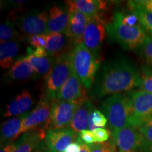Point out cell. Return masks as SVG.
Wrapping results in <instances>:
<instances>
[{
  "instance_id": "5b68a950",
  "label": "cell",
  "mask_w": 152,
  "mask_h": 152,
  "mask_svg": "<svg viewBox=\"0 0 152 152\" xmlns=\"http://www.w3.org/2000/svg\"><path fill=\"white\" fill-rule=\"evenodd\" d=\"M73 70L72 52L56 58L52 69L45 77V96L49 101L52 102L56 98L57 94L67 80Z\"/></svg>"
},
{
  "instance_id": "7a4b0ae2",
  "label": "cell",
  "mask_w": 152,
  "mask_h": 152,
  "mask_svg": "<svg viewBox=\"0 0 152 152\" xmlns=\"http://www.w3.org/2000/svg\"><path fill=\"white\" fill-rule=\"evenodd\" d=\"M102 110L108 120L111 134L130 125L132 109L128 95H111L102 102Z\"/></svg>"
},
{
  "instance_id": "836d02e7",
  "label": "cell",
  "mask_w": 152,
  "mask_h": 152,
  "mask_svg": "<svg viewBox=\"0 0 152 152\" xmlns=\"http://www.w3.org/2000/svg\"><path fill=\"white\" fill-rule=\"evenodd\" d=\"M77 140L83 142V143L89 144H92L95 143V140L94 137V134L93 132L90 130H83L82 132L79 133L78 137H77Z\"/></svg>"
},
{
  "instance_id": "30bf717a",
  "label": "cell",
  "mask_w": 152,
  "mask_h": 152,
  "mask_svg": "<svg viewBox=\"0 0 152 152\" xmlns=\"http://www.w3.org/2000/svg\"><path fill=\"white\" fill-rule=\"evenodd\" d=\"M48 14L45 11L34 10L18 16L16 25L24 35H47Z\"/></svg>"
},
{
  "instance_id": "8992f818",
  "label": "cell",
  "mask_w": 152,
  "mask_h": 152,
  "mask_svg": "<svg viewBox=\"0 0 152 152\" xmlns=\"http://www.w3.org/2000/svg\"><path fill=\"white\" fill-rule=\"evenodd\" d=\"M87 99L78 101H64L55 98L51 102L50 116L45 125L47 131L70 127L76 110Z\"/></svg>"
},
{
  "instance_id": "ac0fdd59",
  "label": "cell",
  "mask_w": 152,
  "mask_h": 152,
  "mask_svg": "<svg viewBox=\"0 0 152 152\" xmlns=\"http://www.w3.org/2000/svg\"><path fill=\"white\" fill-rule=\"evenodd\" d=\"M66 4L68 10L78 11L87 16L103 15L107 9L106 1L102 0H69Z\"/></svg>"
},
{
  "instance_id": "f546056e",
  "label": "cell",
  "mask_w": 152,
  "mask_h": 152,
  "mask_svg": "<svg viewBox=\"0 0 152 152\" xmlns=\"http://www.w3.org/2000/svg\"><path fill=\"white\" fill-rule=\"evenodd\" d=\"M142 72L140 89L145 92L152 93V70L143 68Z\"/></svg>"
},
{
  "instance_id": "2e32d148",
  "label": "cell",
  "mask_w": 152,
  "mask_h": 152,
  "mask_svg": "<svg viewBox=\"0 0 152 152\" xmlns=\"http://www.w3.org/2000/svg\"><path fill=\"white\" fill-rule=\"evenodd\" d=\"M5 76L8 80L21 82L35 78L37 75L27 56H24L15 61Z\"/></svg>"
},
{
  "instance_id": "4316f807",
  "label": "cell",
  "mask_w": 152,
  "mask_h": 152,
  "mask_svg": "<svg viewBox=\"0 0 152 152\" xmlns=\"http://www.w3.org/2000/svg\"><path fill=\"white\" fill-rule=\"evenodd\" d=\"M138 49L140 56L145 64L144 68L152 70V34L148 33L147 38Z\"/></svg>"
},
{
  "instance_id": "4fadbf2b",
  "label": "cell",
  "mask_w": 152,
  "mask_h": 152,
  "mask_svg": "<svg viewBox=\"0 0 152 152\" xmlns=\"http://www.w3.org/2000/svg\"><path fill=\"white\" fill-rule=\"evenodd\" d=\"M56 99L64 101H78L87 99V90L73 70L57 94Z\"/></svg>"
},
{
  "instance_id": "ffe728a7",
  "label": "cell",
  "mask_w": 152,
  "mask_h": 152,
  "mask_svg": "<svg viewBox=\"0 0 152 152\" xmlns=\"http://www.w3.org/2000/svg\"><path fill=\"white\" fill-rule=\"evenodd\" d=\"M46 130L40 128L25 132L17 142L14 152H33L46 137Z\"/></svg>"
},
{
  "instance_id": "7402d4cb",
  "label": "cell",
  "mask_w": 152,
  "mask_h": 152,
  "mask_svg": "<svg viewBox=\"0 0 152 152\" xmlns=\"http://www.w3.org/2000/svg\"><path fill=\"white\" fill-rule=\"evenodd\" d=\"M26 114L16 118H13L2 123L1 128V144L5 142L9 144V142L14 141L23 133V123Z\"/></svg>"
},
{
  "instance_id": "8d00e7d4",
  "label": "cell",
  "mask_w": 152,
  "mask_h": 152,
  "mask_svg": "<svg viewBox=\"0 0 152 152\" xmlns=\"http://www.w3.org/2000/svg\"><path fill=\"white\" fill-rule=\"evenodd\" d=\"M140 7H143L146 10L152 13V0H142V1H136Z\"/></svg>"
},
{
  "instance_id": "e0dca14e",
  "label": "cell",
  "mask_w": 152,
  "mask_h": 152,
  "mask_svg": "<svg viewBox=\"0 0 152 152\" xmlns=\"http://www.w3.org/2000/svg\"><path fill=\"white\" fill-rule=\"evenodd\" d=\"M33 104V99L28 90H23L6 107L4 116H20L28 113Z\"/></svg>"
},
{
  "instance_id": "d6986e66",
  "label": "cell",
  "mask_w": 152,
  "mask_h": 152,
  "mask_svg": "<svg viewBox=\"0 0 152 152\" xmlns=\"http://www.w3.org/2000/svg\"><path fill=\"white\" fill-rule=\"evenodd\" d=\"M68 23V13L59 7L54 5L48 12L47 30L49 33L66 34Z\"/></svg>"
},
{
  "instance_id": "f1b7e54d",
  "label": "cell",
  "mask_w": 152,
  "mask_h": 152,
  "mask_svg": "<svg viewBox=\"0 0 152 152\" xmlns=\"http://www.w3.org/2000/svg\"><path fill=\"white\" fill-rule=\"evenodd\" d=\"M90 146L91 152H118L113 141L94 143Z\"/></svg>"
},
{
  "instance_id": "1f68e13d",
  "label": "cell",
  "mask_w": 152,
  "mask_h": 152,
  "mask_svg": "<svg viewBox=\"0 0 152 152\" xmlns=\"http://www.w3.org/2000/svg\"><path fill=\"white\" fill-rule=\"evenodd\" d=\"M26 42L33 49L45 48L46 46V35H38L28 36Z\"/></svg>"
},
{
  "instance_id": "5bb4252c",
  "label": "cell",
  "mask_w": 152,
  "mask_h": 152,
  "mask_svg": "<svg viewBox=\"0 0 152 152\" xmlns=\"http://www.w3.org/2000/svg\"><path fill=\"white\" fill-rule=\"evenodd\" d=\"M46 41L45 49L47 50L49 56L53 58H56L64 54H69L73 49L72 48V45H74L73 41L65 34H47Z\"/></svg>"
},
{
  "instance_id": "d590c367",
  "label": "cell",
  "mask_w": 152,
  "mask_h": 152,
  "mask_svg": "<svg viewBox=\"0 0 152 152\" xmlns=\"http://www.w3.org/2000/svg\"><path fill=\"white\" fill-rule=\"evenodd\" d=\"M81 146L80 142L77 140L68 146L64 152H80L81 149Z\"/></svg>"
},
{
  "instance_id": "44dd1931",
  "label": "cell",
  "mask_w": 152,
  "mask_h": 152,
  "mask_svg": "<svg viewBox=\"0 0 152 152\" xmlns=\"http://www.w3.org/2000/svg\"><path fill=\"white\" fill-rule=\"evenodd\" d=\"M93 109L94 106L89 99L83 102L76 110L70 125V128L76 133L87 130L89 126L90 113Z\"/></svg>"
},
{
  "instance_id": "d4e9b609",
  "label": "cell",
  "mask_w": 152,
  "mask_h": 152,
  "mask_svg": "<svg viewBox=\"0 0 152 152\" xmlns=\"http://www.w3.org/2000/svg\"><path fill=\"white\" fill-rule=\"evenodd\" d=\"M128 7L132 12L137 15L144 29L152 34V13L140 7L136 1H128Z\"/></svg>"
},
{
  "instance_id": "e575fe53",
  "label": "cell",
  "mask_w": 152,
  "mask_h": 152,
  "mask_svg": "<svg viewBox=\"0 0 152 152\" xmlns=\"http://www.w3.org/2000/svg\"><path fill=\"white\" fill-rule=\"evenodd\" d=\"M27 53L28 54H33L35 56L38 57V58H44V57H47L49 56L48 53H47V50L45 48L33 49L29 47L27 49Z\"/></svg>"
},
{
  "instance_id": "f35d334b",
  "label": "cell",
  "mask_w": 152,
  "mask_h": 152,
  "mask_svg": "<svg viewBox=\"0 0 152 152\" xmlns=\"http://www.w3.org/2000/svg\"><path fill=\"white\" fill-rule=\"evenodd\" d=\"M36 152H53L49 149L48 147L47 146V144L45 143H41L40 144V147L37 148V151Z\"/></svg>"
},
{
  "instance_id": "9c48e42d",
  "label": "cell",
  "mask_w": 152,
  "mask_h": 152,
  "mask_svg": "<svg viewBox=\"0 0 152 152\" xmlns=\"http://www.w3.org/2000/svg\"><path fill=\"white\" fill-rule=\"evenodd\" d=\"M112 141L118 152H140L142 149H151L139 128L129 126L112 133Z\"/></svg>"
},
{
  "instance_id": "603a6c76",
  "label": "cell",
  "mask_w": 152,
  "mask_h": 152,
  "mask_svg": "<svg viewBox=\"0 0 152 152\" xmlns=\"http://www.w3.org/2000/svg\"><path fill=\"white\" fill-rule=\"evenodd\" d=\"M20 42L11 41L1 44L0 45V66L4 70L9 69L18 55Z\"/></svg>"
},
{
  "instance_id": "cb8c5ba5",
  "label": "cell",
  "mask_w": 152,
  "mask_h": 152,
  "mask_svg": "<svg viewBox=\"0 0 152 152\" xmlns=\"http://www.w3.org/2000/svg\"><path fill=\"white\" fill-rule=\"evenodd\" d=\"M37 76H46L54 65L56 58L48 56L44 58H38L31 54L26 55Z\"/></svg>"
},
{
  "instance_id": "74e56055",
  "label": "cell",
  "mask_w": 152,
  "mask_h": 152,
  "mask_svg": "<svg viewBox=\"0 0 152 152\" xmlns=\"http://www.w3.org/2000/svg\"><path fill=\"white\" fill-rule=\"evenodd\" d=\"M16 148H17L16 143L11 142V143L7 144V145H5L4 147L1 149V152H14L16 151Z\"/></svg>"
},
{
  "instance_id": "ba28073f",
  "label": "cell",
  "mask_w": 152,
  "mask_h": 152,
  "mask_svg": "<svg viewBox=\"0 0 152 152\" xmlns=\"http://www.w3.org/2000/svg\"><path fill=\"white\" fill-rule=\"evenodd\" d=\"M128 96L132 109L130 125L139 128L152 116V93L135 90Z\"/></svg>"
},
{
  "instance_id": "52a82bcc",
  "label": "cell",
  "mask_w": 152,
  "mask_h": 152,
  "mask_svg": "<svg viewBox=\"0 0 152 152\" xmlns=\"http://www.w3.org/2000/svg\"><path fill=\"white\" fill-rule=\"evenodd\" d=\"M106 25L103 18V15L87 16L83 43L99 59L102 44L106 37Z\"/></svg>"
},
{
  "instance_id": "ab89813d",
  "label": "cell",
  "mask_w": 152,
  "mask_h": 152,
  "mask_svg": "<svg viewBox=\"0 0 152 152\" xmlns=\"http://www.w3.org/2000/svg\"><path fill=\"white\" fill-rule=\"evenodd\" d=\"M78 141V140H77ZM80 142V141H78ZM81 143V149L80 152H91V149H90V146L89 144L83 143V142H80Z\"/></svg>"
},
{
  "instance_id": "8fae6325",
  "label": "cell",
  "mask_w": 152,
  "mask_h": 152,
  "mask_svg": "<svg viewBox=\"0 0 152 152\" xmlns=\"http://www.w3.org/2000/svg\"><path fill=\"white\" fill-rule=\"evenodd\" d=\"M50 111L51 101L45 96L38 102L33 111L26 114L23 123V132L40 128H45L50 116Z\"/></svg>"
},
{
  "instance_id": "277c9868",
  "label": "cell",
  "mask_w": 152,
  "mask_h": 152,
  "mask_svg": "<svg viewBox=\"0 0 152 152\" xmlns=\"http://www.w3.org/2000/svg\"><path fill=\"white\" fill-rule=\"evenodd\" d=\"M99 60L93 55L83 43L74 46L72 64L75 72L86 90L92 88L95 82Z\"/></svg>"
},
{
  "instance_id": "4dcf8cb0",
  "label": "cell",
  "mask_w": 152,
  "mask_h": 152,
  "mask_svg": "<svg viewBox=\"0 0 152 152\" xmlns=\"http://www.w3.org/2000/svg\"><path fill=\"white\" fill-rule=\"evenodd\" d=\"M140 132L149 147H152V116L139 128Z\"/></svg>"
},
{
  "instance_id": "3957f363",
  "label": "cell",
  "mask_w": 152,
  "mask_h": 152,
  "mask_svg": "<svg viewBox=\"0 0 152 152\" xmlns=\"http://www.w3.org/2000/svg\"><path fill=\"white\" fill-rule=\"evenodd\" d=\"M106 33L111 40L115 41L125 50L138 49L148 35V32L143 26H128L115 17L106 25Z\"/></svg>"
},
{
  "instance_id": "6da1fadb",
  "label": "cell",
  "mask_w": 152,
  "mask_h": 152,
  "mask_svg": "<svg viewBox=\"0 0 152 152\" xmlns=\"http://www.w3.org/2000/svg\"><path fill=\"white\" fill-rule=\"evenodd\" d=\"M141 83V73L128 60H111L105 63L95 80L91 96L98 99L108 95L121 94L140 87Z\"/></svg>"
},
{
  "instance_id": "7c38bea8",
  "label": "cell",
  "mask_w": 152,
  "mask_h": 152,
  "mask_svg": "<svg viewBox=\"0 0 152 152\" xmlns=\"http://www.w3.org/2000/svg\"><path fill=\"white\" fill-rule=\"evenodd\" d=\"M77 134L71 128L47 131L45 144L53 152H64L68 146L76 141Z\"/></svg>"
},
{
  "instance_id": "9a60e30c",
  "label": "cell",
  "mask_w": 152,
  "mask_h": 152,
  "mask_svg": "<svg viewBox=\"0 0 152 152\" xmlns=\"http://www.w3.org/2000/svg\"><path fill=\"white\" fill-rule=\"evenodd\" d=\"M68 23L66 35L75 45L82 44L86 28L87 16L76 10H68Z\"/></svg>"
},
{
  "instance_id": "d6a6232c",
  "label": "cell",
  "mask_w": 152,
  "mask_h": 152,
  "mask_svg": "<svg viewBox=\"0 0 152 152\" xmlns=\"http://www.w3.org/2000/svg\"><path fill=\"white\" fill-rule=\"evenodd\" d=\"M92 132L94 134L95 143L106 142L109 140L110 134H111L109 130L103 128L95 129L94 130L92 131Z\"/></svg>"
},
{
  "instance_id": "83f0119b",
  "label": "cell",
  "mask_w": 152,
  "mask_h": 152,
  "mask_svg": "<svg viewBox=\"0 0 152 152\" xmlns=\"http://www.w3.org/2000/svg\"><path fill=\"white\" fill-rule=\"evenodd\" d=\"M108 122L104 113H102L99 110L93 109L90 113V119H89V130L92 131L96 128H103Z\"/></svg>"
},
{
  "instance_id": "484cf974",
  "label": "cell",
  "mask_w": 152,
  "mask_h": 152,
  "mask_svg": "<svg viewBox=\"0 0 152 152\" xmlns=\"http://www.w3.org/2000/svg\"><path fill=\"white\" fill-rule=\"evenodd\" d=\"M23 35H22L14 29V26H13L10 20H7L1 24V26H0V42L1 44L11 41L20 42L22 39H23Z\"/></svg>"
}]
</instances>
